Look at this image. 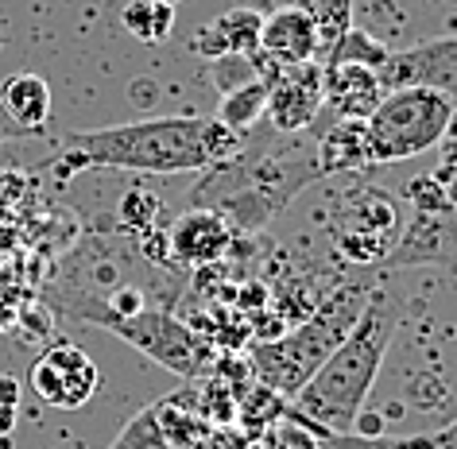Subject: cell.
I'll list each match as a JSON object with an SVG mask.
<instances>
[{"instance_id":"cell-1","label":"cell","mask_w":457,"mask_h":449,"mask_svg":"<svg viewBox=\"0 0 457 449\" xmlns=\"http://www.w3.org/2000/svg\"><path fill=\"white\" fill-rule=\"evenodd\" d=\"M245 147V136L217 117H147L112 129L71 132L59 152V175L78 170H136V175H182L225 163Z\"/></svg>"},{"instance_id":"cell-2","label":"cell","mask_w":457,"mask_h":449,"mask_svg":"<svg viewBox=\"0 0 457 449\" xmlns=\"http://www.w3.org/2000/svg\"><path fill=\"white\" fill-rule=\"evenodd\" d=\"M399 321H403L399 298L384 291V287H372L369 303H364L361 318L345 333V341L299 387L291 407L314 426H322V430L349 434L353 419L364 411V399H369L376 376H380V364L395 341Z\"/></svg>"},{"instance_id":"cell-3","label":"cell","mask_w":457,"mask_h":449,"mask_svg":"<svg viewBox=\"0 0 457 449\" xmlns=\"http://www.w3.org/2000/svg\"><path fill=\"white\" fill-rule=\"evenodd\" d=\"M210 179L194 190V210L221 213L233 229H264L306 182L322 179L314 167V152L306 155L291 147L283 152H256V155H228L225 163L205 167Z\"/></svg>"},{"instance_id":"cell-4","label":"cell","mask_w":457,"mask_h":449,"mask_svg":"<svg viewBox=\"0 0 457 449\" xmlns=\"http://www.w3.org/2000/svg\"><path fill=\"white\" fill-rule=\"evenodd\" d=\"M369 295H372V287L345 283V287H337L303 326H295L291 333H283L276 341H264L253 353L256 384L279 391L283 399H295L299 387L322 368L326 356L345 341V333L353 329V321L361 318Z\"/></svg>"},{"instance_id":"cell-5","label":"cell","mask_w":457,"mask_h":449,"mask_svg":"<svg viewBox=\"0 0 457 449\" xmlns=\"http://www.w3.org/2000/svg\"><path fill=\"white\" fill-rule=\"evenodd\" d=\"M450 109H453L450 97L438 94V89H427V86L387 89L380 105L372 109V117L364 121L372 167H392L430 152L442 140Z\"/></svg>"},{"instance_id":"cell-6","label":"cell","mask_w":457,"mask_h":449,"mask_svg":"<svg viewBox=\"0 0 457 449\" xmlns=\"http://www.w3.org/2000/svg\"><path fill=\"white\" fill-rule=\"evenodd\" d=\"M109 333L120 341H129L132 349H140L147 356V361H155L159 368H167V372H175L182 379H198L205 372V364H210L205 341L182 318L167 314V310L144 306L140 314L112 321Z\"/></svg>"},{"instance_id":"cell-7","label":"cell","mask_w":457,"mask_h":449,"mask_svg":"<svg viewBox=\"0 0 457 449\" xmlns=\"http://www.w3.org/2000/svg\"><path fill=\"white\" fill-rule=\"evenodd\" d=\"M399 240V213L392 198L376 187L349 190V198L337 205L334 217V245L353 263L387 260V252Z\"/></svg>"},{"instance_id":"cell-8","label":"cell","mask_w":457,"mask_h":449,"mask_svg":"<svg viewBox=\"0 0 457 449\" xmlns=\"http://www.w3.org/2000/svg\"><path fill=\"white\" fill-rule=\"evenodd\" d=\"M28 379H31V391L54 411L86 407L101 384L97 364L89 361V353L71 341H59V345H51V349H43V356L31 364Z\"/></svg>"},{"instance_id":"cell-9","label":"cell","mask_w":457,"mask_h":449,"mask_svg":"<svg viewBox=\"0 0 457 449\" xmlns=\"http://www.w3.org/2000/svg\"><path fill=\"white\" fill-rule=\"evenodd\" d=\"M384 268H457V179H450V202L438 213H415L399 229Z\"/></svg>"},{"instance_id":"cell-10","label":"cell","mask_w":457,"mask_h":449,"mask_svg":"<svg viewBox=\"0 0 457 449\" xmlns=\"http://www.w3.org/2000/svg\"><path fill=\"white\" fill-rule=\"evenodd\" d=\"M376 78H380L384 94L387 89L427 86L445 97H457V36H438L419 43V47L387 51Z\"/></svg>"},{"instance_id":"cell-11","label":"cell","mask_w":457,"mask_h":449,"mask_svg":"<svg viewBox=\"0 0 457 449\" xmlns=\"http://www.w3.org/2000/svg\"><path fill=\"white\" fill-rule=\"evenodd\" d=\"M326 97H322V62H295L283 66L276 82L268 86V109L264 117L279 136H299L318 121Z\"/></svg>"},{"instance_id":"cell-12","label":"cell","mask_w":457,"mask_h":449,"mask_svg":"<svg viewBox=\"0 0 457 449\" xmlns=\"http://www.w3.org/2000/svg\"><path fill=\"white\" fill-rule=\"evenodd\" d=\"M233 248V225L213 210H190L182 213L175 229L167 233V252L175 263H217Z\"/></svg>"},{"instance_id":"cell-13","label":"cell","mask_w":457,"mask_h":449,"mask_svg":"<svg viewBox=\"0 0 457 449\" xmlns=\"http://www.w3.org/2000/svg\"><path fill=\"white\" fill-rule=\"evenodd\" d=\"M322 97L337 121H369L384 97V86L369 66L337 62V66H322Z\"/></svg>"},{"instance_id":"cell-14","label":"cell","mask_w":457,"mask_h":449,"mask_svg":"<svg viewBox=\"0 0 457 449\" xmlns=\"http://www.w3.org/2000/svg\"><path fill=\"white\" fill-rule=\"evenodd\" d=\"M260 51L279 66H295V62H318V36L311 16L299 4H283L271 16H264L260 28Z\"/></svg>"},{"instance_id":"cell-15","label":"cell","mask_w":457,"mask_h":449,"mask_svg":"<svg viewBox=\"0 0 457 449\" xmlns=\"http://www.w3.org/2000/svg\"><path fill=\"white\" fill-rule=\"evenodd\" d=\"M260 28H264V16L256 8H228L225 16H217L213 24H205L198 36H194V54H202L205 62L217 59V54H256L260 51Z\"/></svg>"},{"instance_id":"cell-16","label":"cell","mask_w":457,"mask_h":449,"mask_svg":"<svg viewBox=\"0 0 457 449\" xmlns=\"http://www.w3.org/2000/svg\"><path fill=\"white\" fill-rule=\"evenodd\" d=\"M314 167H318L322 179L341 175V170L372 167L364 121H334L329 124V132H322V140H318V147H314Z\"/></svg>"},{"instance_id":"cell-17","label":"cell","mask_w":457,"mask_h":449,"mask_svg":"<svg viewBox=\"0 0 457 449\" xmlns=\"http://www.w3.org/2000/svg\"><path fill=\"white\" fill-rule=\"evenodd\" d=\"M0 101H4L8 117H12L28 136H39L51 121V86L39 74L20 71L0 86Z\"/></svg>"},{"instance_id":"cell-18","label":"cell","mask_w":457,"mask_h":449,"mask_svg":"<svg viewBox=\"0 0 457 449\" xmlns=\"http://www.w3.org/2000/svg\"><path fill=\"white\" fill-rule=\"evenodd\" d=\"M314 24L318 36V59H329V51L337 47V39L353 28V0H295Z\"/></svg>"},{"instance_id":"cell-19","label":"cell","mask_w":457,"mask_h":449,"mask_svg":"<svg viewBox=\"0 0 457 449\" xmlns=\"http://www.w3.org/2000/svg\"><path fill=\"white\" fill-rule=\"evenodd\" d=\"M268 109V82L264 78H256V82H248L241 89H233V94L221 97V109H217V121L225 124V129L248 136L256 129V121L264 117Z\"/></svg>"},{"instance_id":"cell-20","label":"cell","mask_w":457,"mask_h":449,"mask_svg":"<svg viewBox=\"0 0 457 449\" xmlns=\"http://www.w3.org/2000/svg\"><path fill=\"white\" fill-rule=\"evenodd\" d=\"M120 24H124L129 36H136L140 43H163V39H170V28H175V4L132 0V4H124Z\"/></svg>"},{"instance_id":"cell-21","label":"cell","mask_w":457,"mask_h":449,"mask_svg":"<svg viewBox=\"0 0 457 449\" xmlns=\"http://www.w3.org/2000/svg\"><path fill=\"white\" fill-rule=\"evenodd\" d=\"M384 54L387 47L380 39H372L369 31H361V28H349L345 36L337 39V47L329 51V59L322 66H337V62H353V66H369V71H380V62H384Z\"/></svg>"},{"instance_id":"cell-22","label":"cell","mask_w":457,"mask_h":449,"mask_svg":"<svg viewBox=\"0 0 457 449\" xmlns=\"http://www.w3.org/2000/svg\"><path fill=\"white\" fill-rule=\"evenodd\" d=\"M260 78V59L256 54H217L210 59V82L217 86V94H233V89H241L248 82H256Z\"/></svg>"},{"instance_id":"cell-23","label":"cell","mask_w":457,"mask_h":449,"mask_svg":"<svg viewBox=\"0 0 457 449\" xmlns=\"http://www.w3.org/2000/svg\"><path fill=\"white\" fill-rule=\"evenodd\" d=\"M407 202L415 213H438L450 202V179L438 175V170H427V175L411 179L407 187Z\"/></svg>"},{"instance_id":"cell-24","label":"cell","mask_w":457,"mask_h":449,"mask_svg":"<svg viewBox=\"0 0 457 449\" xmlns=\"http://www.w3.org/2000/svg\"><path fill=\"white\" fill-rule=\"evenodd\" d=\"M155 210H159V202L147 190H132L129 198H124V205H120L124 225H132V229H147V225H152Z\"/></svg>"},{"instance_id":"cell-25","label":"cell","mask_w":457,"mask_h":449,"mask_svg":"<svg viewBox=\"0 0 457 449\" xmlns=\"http://www.w3.org/2000/svg\"><path fill=\"white\" fill-rule=\"evenodd\" d=\"M248 442H253V437H248L245 430H228V426H210V430H205L202 437H198V445L194 449H248Z\"/></svg>"},{"instance_id":"cell-26","label":"cell","mask_w":457,"mask_h":449,"mask_svg":"<svg viewBox=\"0 0 457 449\" xmlns=\"http://www.w3.org/2000/svg\"><path fill=\"white\" fill-rule=\"evenodd\" d=\"M349 434H357V437H380V434H384V414H376V411H361L357 419H353Z\"/></svg>"},{"instance_id":"cell-27","label":"cell","mask_w":457,"mask_h":449,"mask_svg":"<svg viewBox=\"0 0 457 449\" xmlns=\"http://www.w3.org/2000/svg\"><path fill=\"white\" fill-rule=\"evenodd\" d=\"M12 140H28V132L20 129V124L8 117V109H4V101H0V147L4 144H12Z\"/></svg>"},{"instance_id":"cell-28","label":"cell","mask_w":457,"mask_h":449,"mask_svg":"<svg viewBox=\"0 0 457 449\" xmlns=\"http://www.w3.org/2000/svg\"><path fill=\"white\" fill-rule=\"evenodd\" d=\"M248 449H287V442H283L279 426H268L264 434H256L253 442H248Z\"/></svg>"},{"instance_id":"cell-29","label":"cell","mask_w":457,"mask_h":449,"mask_svg":"<svg viewBox=\"0 0 457 449\" xmlns=\"http://www.w3.org/2000/svg\"><path fill=\"white\" fill-rule=\"evenodd\" d=\"M0 403L4 407H20V379L8 372H0Z\"/></svg>"},{"instance_id":"cell-30","label":"cell","mask_w":457,"mask_h":449,"mask_svg":"<svg viewBox=\"0 0 457 449\" xmlns=\"http://www.w3.org/2000/svg\"><path fill=\"white\" fill-rule=\"evenodd\" d=\"M12 430H16V407H4V403H0V442H8Z\"/></svg>"},{"instance_id":"cell-31","label":"cell","mask_w":457,"mask_h":449,"mask_svg":"<svg viewBox=\"0 0 457 449\" xmlns=\"http://www.w3.org/2000/svg\"><path fill=\"white\" fill-rule=\"evenodd\" d=\"M434 449H457V422L442 426V430L434 434Z\"/></svg>"},{"instance_id":"cell-32","label":"cell","mask_w":457,"mask_h":449,"mask_svg":"<svg viewBox=\"0 0 457 449\" xmlns=\"http://www.w3.org/2000/svg\"><path fill=\"white\" fill-rule=\"evenodd\" d=\"M442 140H457V105L450 109V121H445V132H442Z\"/></svg>"},{"instance_id":"cell-33","label":"cell","mask_w":457,"mask_h":449,"mask_svg":"<svg viewBox=\"0 0 457 449\" xmlns=\"http://www.w3.org/2000/svg\"><path fill=\"white\" fill-rule=\"evenodd\" d=\"M155 4H179V0H155Z\"/></svg>"}]
</instances>
